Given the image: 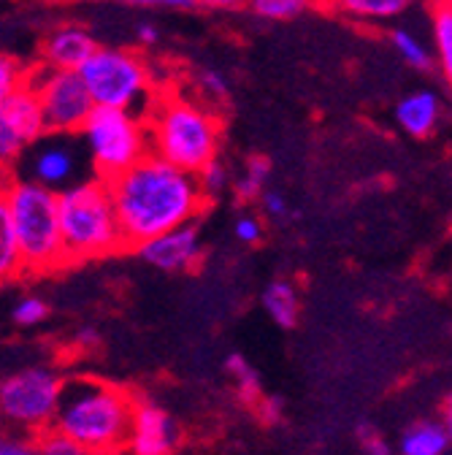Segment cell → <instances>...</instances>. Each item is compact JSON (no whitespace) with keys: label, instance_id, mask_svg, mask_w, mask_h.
Instances as JSON below:
<instances>
[{"label":"cell","instance_id":"cell-1","mask_svg":"<svg viewBox=\"0 0 452 455\" xmlns=\"http://www.w3.org/2000/svg\"><path fill=\"white\" fill-rule=\"evenodd\" d=\"M115 206L125 250H136L157 234L193 222L206 198L190 171L147 152L123 174L103 180Z\"/></svg>","mask_w":452,"mask_h":455},{"label":"cell","instance_id":"cell-2","mask_svg":"<svg viewBox=\"0 0 452 455\" xmlns=\"http://www.w3.org/2000/svg\"><path fill=\"white\" fill-rule=\"evenodd\" d=\"M133 410L136 395L131 390L100 379H74L63 382L52 426L79 442L87 455H111L128 442Z\"/></svg>","mask_w":452,"mask_h":455},{"label":"cell","instance_id":"cell-3","mask_svg":"<svg viewBox=\"0 0 452 455\" xmlns=\"http://www.w3.org/2000/svg\"><path fill=\"white\" fill-rule=\"evenodd\" d=\"M144 123L149 152L190 171V174H195L219 152L222 120L209 106L193 98L177 92L155 95L144 114Z\"/></svg>","mask_w":452,"mask_h":455},{"label":"cell","instance_id":"cell-4","mask_svg":"<svg viewBox=\"0 0 452 455\" xmlns=\"http://www.w3.org/2000/svg\"><path fill=\"white\" fill-rule=\"evenodd\" d=\"M0 196L9 209L22 271L49 274L68 266L60 236L58 193L38 185L36 180H12L0 182Z\"/></svg>","mask_w":452,"mask_h":455},{"label":"cell","instance_id":"cell-5","mask_svg":"<svg viewBox=\"0 0 452 455\" xmlns=\"http://www.w3.org/2000/svg\"><path fill=\"white\" fill-rule=\"evenodd\" d=\"M58 217H60L66 263L98 260L125 250L108 188L100 177L60 190Z\"/></svg>","mask_w":452,"mask_h":455},{"label":"cell","instance_id":"cell-6","mask_svg":"<svg viewBox=\"0 0 452 455\" xmlns=\"http://www.w3.org/2000/svg\"><path fill=\"white\" fill-rule=\"evenodd\" d=\"M79 74L95 106L123 108L144 117L149 103L155 100L149 63L133 49L98 44Z\"/></svg>","mask_w":452,"mask_h":455},{"label":"cell","instance_id":"cell-7","mask_svg":"<svg viewBox=\"0 0 452 455\" xmlns=\"http://www.w3.org/2000/svg\"><path fill=\"white\" fill-rule=\"evenodd\" d=\"M79 133L84 136L100 180L123 174L125 168H131L149 152L147 123L141 114L133 111L95 106Z\"/></svg>","mask_w":452,"mask_h":455},{"label":"cell","instance_id":"cell-8","mask_svg":"<svg viewBox=\"0 0 452 455\" xmlns=\"http://www.w3.org/2000/svg\"><path fill=\"white\" fill-rule=\"evenodd\" d=\"M60 395L63 379L46 366H33L0 382V415L14 426L41 431L54 423Z\"/></svg>","mask_w":452,"mask_h":455},{"label":"cell","instance_id":"cell-9","mask_svg":"<svg viewBox=\"0 0 452 455\" xmlns=\"http://www.w3.org/2000/svg\"><path fill=\"white\" fill-rule=\"evenodd\" d=\"M28 84L41 103L49 133H79L90 111L95 108L79 71L41 66L28 71Z\"/></svg>","mask_w":452,"mask_h":455},{"label":"cell","instance_id":"cell-10","mask_svg":"<svg viewBox=\"0 0 452 455\" xmlns=\"http://www.w3.org/2000/svg\"><path fill=\"white\" fill-rule=\"evenodd\" d=\"M46 131L41 103L28 79L0 103V168L14 163Z\"/></svg>","mask_w":452,"mask_h":455},{"label":"cell","instance_id":"cell-11","mask_svg":"<svg viewBox=\"0 0 452 455\" xmlns=\"http://www.w3.org/2000/svg\"><path fill=\"white\" fill-rule=\"evenodd\" d=\"M125 447L131 455H174L179 447V428L163 407L136 398Z\"/></svg>","mask_w":452,"mask_h":455},{"label":"cell","instance_id":"cell-12","mask_svg":"<svg viewBox=\"0 0 452 455\" xmlns=\"http://www.w3.org/2000/svg\"><path fill=\"white\" fill-rule=\"evenodd\" d=\"M136 252L160 271H190L198 266L203 247L195 222H185L171 228V231L152 236L149 242L136 247Z\"/></svg>","mask_w":452,"mask_h":455},{"label":"cell","instance_id":"cell-13","mask_svg":"<svg viewBox=\"0 0 452 455\" xmlns=\"http://www.w3.org/2000/svg\"><path fill=\"white\" fill-rule=\"evenodd\" d=\"M95 49H98V41L87 28L60 25L44 38L41 57H44V66H49V68L79 71Z\"/></svg>","mask_w":452,"mask_h":455},{"label":"cell","instance_id":"cell-14","mask_svg":"<svg viewBox=\"0 0 452 455\" xmlns=\"http://www.w3.org/2000/svg\"><path fill=\"white\" fill-rule=\"evenodd\" d=\"M395 120H399V125L409 136L425 139L436 131V125L441 120V98L433 90L409 92L407 98L399 100V106H395Z\"/></svg>","mask_w":452,"mask_h":455},{"label":"cell","instance_id":"cell-15","mask_svg":"<svg viewBox=\"0 0 452 455\" xmlns=\"http://www.w3.org/2000/svg\"><path fill=\"white\" fill-rule=\"evenodd\" d=\"M266 315L279 325V328H293L301 317V299L290 279H271L260 296Z\"/></svg>","mask_w":452,"mask_h":455},{"label":"cell","instance_id":"cell-16","mask_svg":"<svg viewBox=\"0 0 452 455\" xmlns=\"http://www.w3.org/2000/svg\"><path fill=\"white\" fill-rule=\"evenodd\" d=\"M74 155L66 147H44L33 160V180L44 188H60L74 174Z\"/></svg>","mask_w":452,"mask_h":455},{"label":"cell","instance_id":"cell-17","mask_svg":"<svg viewBox=\"0 0 452 455\" xmlns=\"http://www.w3.org/2000/svg\"><path fill=\"white\" fill-rule=\"evenodd\" d=\"M401 455H444L449 447V434L441 423H415L401 436Z\"/></svg>","mask_w":452,"mask_h":455},{"label":"cell","instance_id":"cell-18","mask_svg":"<svg viewBox=\"0 0 452 455\" xmlns=\"http://www.w3.org/2000/svg\"><path fill=\"white\" fill-rule=\"evenodd\" d=\"M330 4L361 22H385L407 12L409 0H330Z\"/></svg>","mask_w":452,"mask_h":455},{"label":"cell","instance_id":"cell-19","mask_svg":"<svg viewBox=\"0 0 452 455\" xmlns=\"http://www.w3.org/2000/svg\"><path fill=\"white\" fill-rule=\"evenodd\" d=\"M271 177V163L263 155H252L244 165V174L234 182V193L239 204H252L260 198Z\"/></svg>","mask_w":452,"mask_h":455},{"label":"cell","instance_id":"cell-20","mask_svg":"<svg viewBox=\"0 0 452 455\" xmlns=\"http://www.w3.org/2000/svg\"><path fill=\"white\" fill-rule=\"evenodd\" d=\"M433 44H436V60L439 68L452 87V9L439 4L433 9Z\"/></svg>","mask_w":452,"mask_h":455},{"label":"cell","instance_id":"cell-21","mask_svg":"<svg viewBox=\"0 0 452 455\" xmlns=\"http://www.w3.org/2000/svg\"><path fill=\"white\" fill-rule=\"evenodd\" d=\"M20 274H22V263H20L14 231L9 222V209L4 204V196H0V284L20 276Z\"/></svg>","mask_w":452,"mask_h":455},{"label":"cell","instance_id":"cell-22","mask_svg":"<svg viewBox=\"0 0 452 455\" xmlns=\"http://www.w3.org/2000/svg\"><path fill=\"white\" fill-rule=\"evenodd\" d=\"M317 4L320 0H250L247 9H252V14L271 20V22H288V20L306 14Z\"/></svg>","mask_w":452,"mask_h":455},{"label":"cell","instance_id":"cell-23","mask_svg":"<svg viewBox=\"0 0 452 455\" xmlns=\"http://www.w3.org/2000/svg\"><path fill=\"white\" fill-rule=\"evenodd\" d=\"M225 371L231 374V379H234V385H236V390H239V395L244 398V402L255 404L258 398L263 395L260 374H258V369L244 355H239V353L228 355V361H225Z\"/></svg>","mask_w":452,"mask_h":455},{"label":"cell","instance_id":"cell-24","mask_svg":"<svg viewBox=\"0 0 452 455\" xmlns=\"http://www.w3.org/2000/svg\"><path fill=\"white\" fill-rule=\"evenodd\" d=\"M390 41H393L395 52L401 54V60H404L407 66H412V68H417V71H431V66H433V54H431V49H428L415 33H409V30H393Z\"/></svg>","mask_w":452,"mask_h":455},{"label":"cell","instance_id":"cell-25","mask_svg":"<svg viewBox=\"0 0 452 455\" xmlns=\"http://www.w3.org/2000/svg\"><path fill=\"white\" fill-rule=\"evenodd\" d=\"M36 455H87L84 447L79 442H74L68 434H63L60 428L46 426L41 431H36Z\"/></svg>","mask_w":452,"mask_h":455},{"label":"cell","instance_id":"cell-26","mask_svg":"<svg viewBox=\"0 0 452 455\" xmlns=\"http://www.w3.org/2000/svg\"><path fill=\"white\" fill-rule=\"evenodd\" d=\"M195 180H198V188H201L203 198L214 201L225 188L231 185V171H228V165H225L219 157H214V160H209L206 165H201L195 171Z\"/></svg>","mask_w":452,"mask_h":455},{"label":"cell","instance_id":"cell-27","mask_svg":"<svg viewBox=\"0 0 452 455\" xmlns=\"http://www.w3.org/2000/svg\"><path fill=\"white\" fill-rule=\"evenodd\" d=\"M195 84H198L201 95H203V98H209V100H214V103L228 100V95H231V82H228V76H225L219 68H211V66L198 68V74H195Z\"/></svg>","mask_w":452,"mask_h":455},{"label":"cell","instance_id":"cell-28","mask_svg":"<svg viewBox=\"0 0 452 455\" xmlns=\"http://www.w3.org/2000/svg\"><path fill=\"white\" fill-rule=\"evenodd\" d=\"M12 317H14V323L20 328H33V325H38V323H44L49 317V304L44 299H38V296H25V299L17 301Z\"/></svg>","mask_w":452,"mask_h":455},{"label":"cell","instance_id":"cell-29","mask_svg":"<svg viewBox=\"0 0 452 455\" xmlns=\"http://www.w3.org/2000/svg\"><path fill=\"white\" fill-rule=\"evenodd\" d=\"M28 79V68H22L12 57L0 54V103L9 98L12 90H17Z\"/></svg>","mask_w":452,"mask_h":455},{"label":"cell","instance_id":"cell-30","mask_svg":"<svg viewBox=\"0 0 452 455\" xmlns=\"http://www.w3.org/2000/svg\"><path fill=\"white\" fill-rule=\"evenodd\" d=\"M355 434H358V442H361V447H363V452H366V455H390V444H387V439H385L374 426L361 423Z\"/></svg>","mask_w":452,"mask_h":455},{"label":"cell","instance_id":"cell-31","mask_svg":"<svg viewBox=\"0 0 452 455\" xmlns=\"http://www.w3.org/2000/svg\"><path fill=\"white\" fill-rule=\"evenodd\" d=\"M234 234L242 244H258L263 239V225L252 214H242L234 225Z\"/></svg>","mask_w":452,"mask_h":455},{"label":"cell","instance_id":"cell-32","mask_svg":"<svg viewBox=\"0 0 452 455\" xmlns=\"http://www.w3.org/2000/svg\"><path fill=\"white\" fill-rule=\"evenodd\" d=\"M258 201H260L263 212H266L271 220H285V217H290V214H293V212H290V206H288V201L282 198L279 193H274V190H263Z\"/></svg>","mask_w":452,"mask_h":455},{"label":"cell","instance_id":"cell-33","mask_svg":"<svg viewBox=\"0 0 452 455\" xmlns=\"http://www.w3.org/2000/svg\"><path fill=\"white\" fill-rule=\"evenodd\" d=\"M120 6H139V9H193L190 0H108Z\"/></svg>","mask_w":452,"mask_h":455},{"label":"cell","instance_id":"cell-34","mask_svg":"<svg viewBox=\"0 0 452 455\" xmlns=\"http://www.w3.org/2000/svg\"><path fill=\"white\" fill-rule=\"evenodd\" d=\"M255 404L266 423H276L282 418V412H285V404H282V398H276V395H260Z\"/></svg>","mask_w":452,"mask_h":455},{"label":"cell","instance_id":"cell-35","mask_svg":"<svg viewBox=\"0 0 452 455\" xmlns=\"http://www.w3.org/2000/svg\"><path fill=\"white\" fill-rule=\"evenodd\" d=\"M250 0H190V6H198V9H217V12H234V9H242L247 6Z\"/></svg>","mask_w":452,"mask_h":455},{"label":"cell","instance_id":"cell-36","mask_svg":"<svg viewBox=\"0 0 452 455\" xmlns=\"http://www.w3.org/2000/svg\"><path fill=\"white\" fill-rule=\"evenodd\" d=\"M0 455H36V447L30 442L4 439V436H0Z\"/></svg>","mask_w":452,"mask_h":455},{"label":"cell","instance_id":"cell-37","mask_svg":"<svg viewBox=\"0 0 452 455\" xmlns=\"http://www.w3.org/2000/svg\"><path fill=\"white\" fill-rule=\"evenodd\" d=\"M136 41H139V46H155L160 41V30L152 22H141L136 28Z\"/></svg>","mask_w":452,"mask_h":455},{"label":"cell","instance_id":"cell-38","mask_svg":"<svg viewBox=\"0 0 452 455\" xmlns=\"http://www.w3.org/2000/svg\"><path fill=\"white\" fill-rule=\"evenodd\" d=\"M441 426L447 428L449 442H452V393L447 395V402H444V407H441Z\"/></svg>","mask_w":452,"mask_h":455},{"label":"cell","instance_id":"cell-39","mask_svg":"<svg viewBox=\"0 0 452 455\" xmlns=\"http://www.w3.org/2000/svg\"><path fill=\"white\" fill-rule=\"evenodd\" d=\"M76 339H79V345H82L84 350H90L92 345H98V333H95L92 328H82Z\"/></svg>","mask_w":452,"mask_h":455},{"label":"cell","instance_id":"cell-40","mask_svg":"<svg viewBox=\"0 0 452 455\" xmlns=\"http://www.w3.org/2000/svg\"><path fill=\"white\" fill-rule=\"evenodd\" d=\"M441 4H444V6H449V9H452V0H441Z\"/></svg>","mask_w":452,"mask_h":455},{"label":"cell","instance_id":"cell-41","mask_svg":"<svg viewBox=\"0 0 452 455\" xmlns=\"http://www.w3.org/2000/svg\"><path fill=\"white\" fill-rule=\"evenodd\" d=\"M0 423H4V415H0Z\"/></svg>","mask_w":452,"mask_h":455}]
</instances>
